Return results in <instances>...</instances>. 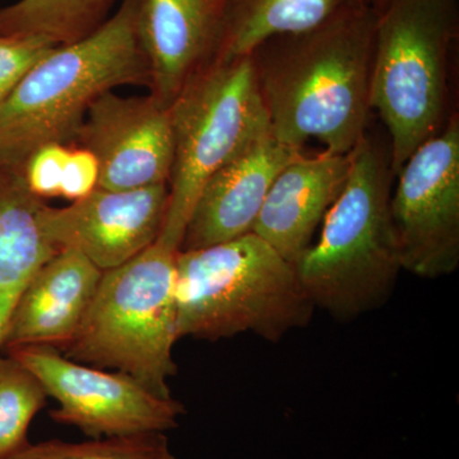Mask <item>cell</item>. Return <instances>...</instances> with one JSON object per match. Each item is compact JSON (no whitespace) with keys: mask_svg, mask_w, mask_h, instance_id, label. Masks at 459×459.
<instances>
[{"mask_svg":"<svg viewBox=\"0 0 459 459\" xmlns=\"http://www.w3.org/2000/svg\"><path fill=\"white\" fill-rule=\"evenodd\" d=\"M228 0H135L151 95L169 107L221 41Z\"/></svg>","mask_w":459,"mask_h":459,"instance_id":"cell-12","label":"cell"},{"mask_svg":"<svg viewBox=\"0 0 459 459\" xmlns=\"http://www.w3.org/2000/svg\"><path fill=\"white\" fill-rule=\"evenodd\" d=\"M99 183L98 159L86 148L72 144L63 174L59 197L68 199L69 202L78 201L98 189Z\"/></svg>","mask_w":459,"mask_h":459,"instance_id":"cell-23","label":"cell"},{"mask_svg":"<svg viewBox=\"0 0 459 459\" xmlns=\"http://www.w3.org/2000/svg\"><path fill=\"white\" fill-rule=\"evenodd\" d=\"M71 148L72 144L48 143L35 148L26 157L17 175L33 197L41 201L59 197Z\"/></svg>","mask_w":459,"mask_h":459,"instance_id":"cell-22","label":"cell"},{"mask_svg":"<svg viewBox=\"0 0 459 459\" xmlns=\"http://www.w3.org/2000/svg\"><path fill=\"white\" fill-rule=\"evenodd\" d=\"M117 0H13L0 8V33L39 35L71 44L98 30Z\"/></svg>","mask_w":459,"mask_h":459,"instance_id":"cell-18","label":"cell"},{"mask_svg":"<svg viewBox=\"0 0 459 459\" xmlns=\"http://www.w3.org/2000/svg\"><path fill=\"white\" fill-rule=\"evenodd\" d=\"M458 27L457 0H386L377 9L370 107L388 129L394 177L451 117L449 56Z\"/></svg>","mask_w":459,"mask_h":459,"instance_id":"cell-5","label":"cell"},{"mask_svg":"<svg viewBox=\"0 0 459 459\" xmlns=\"http://www.w3.org/2000/svg\"><path fill=\"white\" fill-rule=\"evenodd\" d=\"M72 144L98 159L99 188L169 186L174 161L170 110L151 93H102L91 104Z\"/></svg>","mask_w":459,"mask_h":459,"instance_id":"cell-10","label":"cell"},{"mask_svg":"<svg viewBox=\"0 0 459 459\" xmlns=\"http://www.w3.org/2000/svg\"><path fill=\"white\" fill-rule=\"evenodd\" d=\"M101 276L77 250H57L27 283L2 351L48 346L62 352L82 325Z\"/></svg>","mask_w":459,"mask_h":459,"instance_id":"cell-15","label":"cell"},{"mask_svg":"<svg viewBox=\"0 0 459 459\" xmlns=\"http://www.w3.org/2000/svg\"><path fill=\"white\" fill-rule=\"evenodd\" d=\"M42 202L20 175H8L0 184V351L27 283L57 252L39 223Z\"/></svg>","mask_w":459,"mask_h":459,"instance_id":"cell-16","label":"cell"},{"mask_svg":"<svg viewBox=\"0 0 459 459\" xmlns=\"http://www.w3.org/2000/svg\"><path fill=\"white\" fill-rule=\"evenodd\" d=\"M351 152L292 160L274 178L252 232L296 264L346 183Z\"/></svg>","mask_w":459,"mask_h":459,"instance_id":"cell-14","label":"cell"},{"mask_svg":"<svg viewBox=\"0 0 459 459\" xmlns=\"http://www.w3.org/2000/svg\"><path fill=\"white\" fill-rule=\"evenodd\" d=\"M394 178L389 146L365 134L318 241L295 264L316 309L338 322L382 307L403 271L391 216Z\"/></svg>","mask_w":459,"mask_h":459,"instance_id":"cell-2","label":"cell"},{"mask_svg":"<svg viewBox=\"0 0 459 459\" xmlns=\"http://www.w3.org/2000/svg\"><path fill=\"white\" fill-rule=\"evenodd\" d=\"M40 380L57 409L50 418L91 439L166 433L179 425L186 407L151 392L133 377L71 360L59 350L26 346L4 352Z\"/></svg>","mask_w":459,"mask_h":459,"instance_id":"cell-9","label":"cell"},{"mask_svg":"<svg viewBox=\"0 0 459 459\" xmlns=\"http://www.w3.org/2000/svg\"><path fill=\"white\" fill-rule=\"evenodd\" d=\"M3 459H178L164 433L99 437L81 443H30Z\"/></svg>","mask_w":459,"mask_h":459,"instance_id":"cell-20","label":"cell"},{"mask_svg":"<svg viewBox=\"0 0 459 459\" xmlns=\"http://www.w3.org/2000/svg\"><path fill=\"white\" fill-rule=\"evenodd\" d=\"M177 250L156 241L114 270L102 272L89 310L63 355L117 371L161 397H172L178 373L175 305Z\"/></svg>","mask_w":459,"mask_h":459,"instance_id":"cell-6","label":"cell"},{"mask_svg":"<svg viewBox=\"0 0 459 459\" xmlns=\"http://www.w3.org/2000/svg\"><path fill=\"white\" fill-rule=\"evenodd\" d=\"M351 0H228L225 26L213 60L247 56L279 36L316 29Z\"/></svg>","mask_w":459,"mask_h":459,"instance_id":"cell-17","label":"cell"},{"mask_svg":"<svg viewBox=\"0 0 459 459\" xmlns=\"http://www.w3.org/2000/svg\"><path fill=\"white\" fill-rule=\"evenodd\" d=\"M272 134L250 144L214 172L199 193L179 250L198 249L252 232L274 178L301 155Z\"/></svg>","mask_w":459,"mask_h":459,"instance_id":"cell-13","label":"cell"},{"mask_svg":"<svg viewBox=\"0 0 459 459\" xmlns=\"http://www.w3.org/2000/svg\"><path fill=\"white\" fill-rule=\"evenodd\" d=\"M7 177L8 175L2 174V172H0V184H2V181L4 180Z\"/></svg>","mask_w":459,"mask_h":459,"instance_id":"cell-25","label":"cell"},{"mask_svg":"<svg viewBox=\"0 0 459 459\" xmlns=\"http://www.w3.org/2000/svg\"><path fill=\"white\" fill-rule=\"evenodd\" d=\"M141 84L148 87V69L135 0H120L98 30L39 60L0 105V172L17 175L26 157L44 144L74 143L100 95Z\"/></svg>","mask_w":459,"mask_h":459,"instance_id":"cell-3","label":"cell"},{"mask_svg":"<svg viewBox=\"0 0 459 459\" xmlns=\"http://www.w3.org/2000/svg\"><path fill=\"white\" fill-rule=\"evenodd\" d=\"M392 222L402 270L435 280L459 267V117L416 148L397 174Z\"/></svg>","mask_w":459,"mask_h":459,"instance_id":"cell-8","label":"cell"},{"mask_svg":"<svg viewBox=\"0 0 459 459\" xmlns=\"http://www.w3.org/2000/svg\"><path fill=\"white\" fill-rule=\"evenodd\" d=\"M169 110L174 161L157 241L178 252L204 184L271 129L250 56L208 63L184 84Z\"/></svg>","mask_w":459,"mask_h":459,"instance_id":"cell-7","label":"cell"},{"mask_svg":"<svg viewBox=\"0 0 459 459\" xmlns=\"http://www.w3.org/2000/svg\"><path fill=\"white\" fill-rule=\"evenodd\" d=\"M364 2L369 3L370 5H373L374 8L379 9L383 4L386 2V0H364Z\"/></svg>","mask_w":459,"mask_h":459,"instance_id":"cell-24","label":"cell"},{"mask_svg":"<svg viewBox=\"0 0 459 459\" xmlns=\"http://www.w3.org/2000/svg\"><path fill=\"white\" fill-rule=\"evenodd\" d=\"M56 47V42L44 36L0 33V105L32 66Z\"/></svg>","mask_w":459,"mask_h":459,"instance_id":"cell-21","label":"cell"},{"mask_svg":"<svg viewBox=\"0 0 459 459\" xmlns=\"http://www.w3.org/2000/svg\"><path fill=\"white\" fill-rule=\"evenodd\" d=\"M169 204V186L98 188L65 207L42 202V234L56 250L74 249L100 271L119 267L159 240Z\"/></svg>","mask_w":459,"mask_h":459,"instance_id":"cell-11","label":"cell"},{"mask_svg":"<svg viewBox=\"0 0 459 459\" xmlns=\"http://www.w3.org/2000/svg\"><path fill=\"white\" fill-rule=\"evenodd\" d=\"M178 338L219 341L252 332L279 342L307 327L316 307L287 261L255 232L175 258Z\"/></svg>","mask_w":459,"mask_h":459,"instance_id":"cell-4","label":"cell"},{"mask_svg":"<svg viewBox=\"0 0 459 459\" xmlns=\"http://www.w3.org/2000/svg\"><path fill=\"white\" fill-rule=\"evenodd\" d=\"M48 397L35 374L13 356L0 353V459L29 442L30 424Z\"/></svg>","mask_w":459,"mask_h":459,"instance_id":"cell-19","label":"cell"},{"mask_svg":"<svg viewBox=\"0 0 459 459\" xmlns=\"http://www.w3.org/2000/svg\"><path fill=\"white\" fill-rule=\"evenodd\" d=\"M377 11L351 0L329 20L263 42L252 54L272 137L303 150L310 138L346 155L367 134Z\"/></svg>","mask_w":459,"mask_h":459,"instance_id":"cell-1","label":"cell"}]
</instances>
